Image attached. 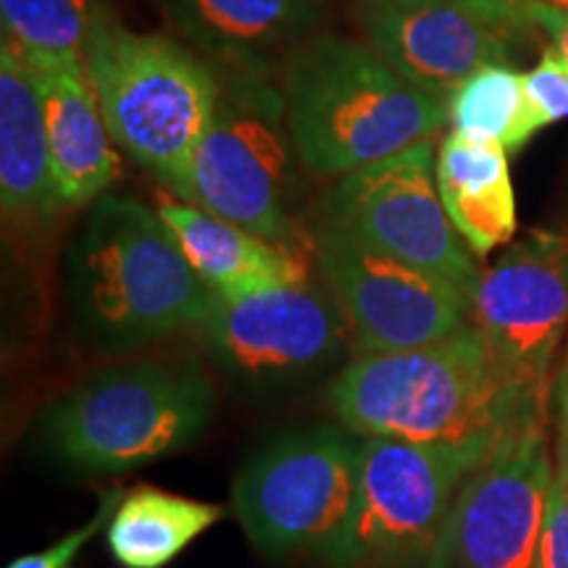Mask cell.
Segmentation results:
<instances>
[{
  "mask_svg": "<svg viewBox=\"0 0 568 568\" xmlns=\"http://www.w3.org/2000/svg\"><path fill=\"white\" fill-rule=\"evenodd\" d=\"M432 142L351 172L316 205V224L353 243L439 276L468 301L481 268L437 193Z\"/></svg>",
  "mask_w": 568,
  "mask_h": 568,
  "instance_id": "cell-9",
  "label": "cell"
},
{
  "mask_svg": "<svg viewBox=\"0 0 568 568\" xmlns=\"http://www.w3.org/2000/svg\"><path fill=\"white\" fill-rule=\"evenodd\" d=\"M535 568H568V485L558 474L550 485Z\"/></svg>",
  "mask_w": 568,
  "mask_h": 568,
  "instance_id": "cell-25",
  "label": "cell"
},
{
  "mask_svg": "<svg viewBox=\"0 0 568 568\" xmlns=\"http://www.w3.org/2000/svg\"><path fill=\"white\" fill-rule=\"evenodd\" d=\"M122 497H124L122 489H111V493H105L101 500V508H98V514L92 516L88 524H82L80 529L69 531L67 537L59 539V542L51 545V548H45L42 552H30V556L11 560L6 568H69L74 564V558L80 556L84 545H88L103 527H109L113 510H116L119 503H122Z\"/></svg>",
  "mask_w": 568,
  "mask_h": 568,
  "instance_id": "cell-24",
  "label": "cell"
},
{
  "mask_svg": "<svg viewBox=\"0 0 568 568\" xmlns=\"http://www.w3.org/2000/svg\"><path fill=\"white\" fill-rule=\"evenodd\" d=\"M280 90L297 161L316 180L393 159L447 124L443 101L403 80L364 42L337 34L295 48Z\"/></svg>",
  "mask_w": 568,
  "mask_h": 568,
  "instance_id": "cell-2",
  "label": "cell"
},
{
  "mask_svg": "<svg viewBox=\"0 0 568 568\" xmlns=\"http://www.w3.org/2000/svg\"><path fill=\"white\" fill-rule=\"evenodd\" d=\"M293 153L282 90L268 80L226 77L182 201L272 243L297 245Z\"/></svg>",
  "mask_w": 568,
  "mask_h": 568,
  "instance_id": "cell-8",
  "label": "cell"
},
{
  "mask_svg": "<svg viewBox=\"0 0 568 568\" xmlns=\"http://www.w3.org/2000/svg\"><path fill=\"white\" fill-rule=\"evenodd\" d=\"M510 6H516L518 11L527 17L531 11H556V13H568V0H508Z\"/></svg>",
  "mask_w": 568,
  "mask_h": 568,
  "instance_id": "cell-28",
  "label": "cell"
},
{
  "mask_svg": "<svg viewBox=\"0 0 568 568\" xmlns=\"http://www.w3.org/2000/svg\"><path fill=\"white\" fill-rule=\"evenodd\" d=\"M311 251L358 355L424 347L471 324V301L439 276L324 226L311 232Z\"/></svg>",
  "mask_w": 568,
  "mask_h": 568,
  "instance_id": "cell-12",
  "label": "cell"
},
{
  "mask_svg": "<svg viewBox=\"0 0 568 568\" xmlns=\"http://www.w3.org/2000/svg\"><path fill=\"white\" fill-rule=\"evenodd\" d=\"M103 0H0L3 38L38 71L84 69Z\"/></svg>",
  "mask_w": 568,
  "mask_h": 568,
  "instance_id": "cell-22",
  "label": "cell"
},
{
  "mask_svg": "<svg viewBox=\"0 0 568 568\" xmlns=\"http://www.w3.org/2000/svg\"><path fill=\"white\" fill-rule=\"evenodd\" d=\"M364 3H414V0H364Z\"/></svg>",
  "mask_w": 568,
  "mask_h": 568,
  "instance_id": "cell-29",
  "label": "cell"
},
{
  "mask_svg": "<svg viewBox=\"0 0 568 568\" xmlns=\"http://www.w3.org/2000/svg\"><path fill=\"white\" fill-rule=\"evenodd\" d=\"M0 203L6 219L40 222L61 209L53 184L40 74L0 42Z\"/></svg>",
  "mask_w": 568,
  "mask_h": 568,
  "instance_id": "cell-17",
  "label": "cell"
},
{
  "mask_svg": "<svg viewBox=\"0 0 568 568\" xmlns=\"http://www.w3.org/2000/svg\"><path fill=\"white\" fill-rule=\"evenodd\" d=\"M174 27L226 77L268 80L316 24V0H166Z\"/></svg>",
  "mask_w": 568,
  "mask_h": 568,
  "instance_id": "cell-15",
  "label": "cell"
},
{
  "mask_svg": "<svg viewBox=\"0 0 568 568\" xmlns=\"http://www.w3.org/2000/svg\"><path fill=\"white\" fill-rule=\"evenodd\" d=\"M201 326L224 366L258 379L318 372L343 355L351 337L335 297L311 280L240 297L216 295Z\"/></svg>",
  "mask_w": 568,
  "mask_h": 568,
  "instance_id": "cell-14",
  "label": "cell"
},
{
  "mask_svg": "<svg viewBox=\"0 0 568 568\" xmlns=\"http://www.w3.org/2000/svg\"><path fill=\"white\" fill-rule=\"evenodd\" d=\"M213 387L195 364L126 361L84 376L42 416L55 458L82 471H130L203 435Z\"/></svg>",
  "mask_w": 568,
  "mask_h": 568,
  "instance_id": "cell-5",
  "label": "cell"
},
{
  "mask_svg": "<svg viewBox=\"0 0 568 568\" xmlns=\"http://www.w3.org/2000/svg\"><path fill=\"white\" fill-rule=\"evenodd\" d=\"M552 479L545 422L508 429L458 489L424 568H535Z\"/></svg>",
  "mask_w": 568,
  "mask_h": 568,
  "instance_id": "cell-10",
  "label": "cell"
},
{
  "mask_svg": "<svg viewBox=\"0 0 568 568\" xmlns=\"http://www.w3.org/2000/svg\"><path fill=\"white\" fill-rule=\"evenodd\" d=\"M471 324L510 385L548 403L568 335V232L524 234L485 268Z\"/></svg>",
  "mask_w": 568,
  "mask_h": 568,
  "instance_id": "cell-11",
  "label": "cell"
},
{
  "mask_svg": "<svg viewBox=\"0 0 568 568\" xmlns=\"http://www.w3.org/2000/svg\"><path fill=\"white\" fill-rule=\"evenodd\" d=\"M366 45L403 80L447 105L468 77L510 59L535 27L508 0H414L364 3Z\"/></svg>",
  "mask_w": 568,
  "mask_h": 568,
  "instance_id": "cell-13",
  "label": "cell"
},
{
  "mask_svg": "<svg viewBox=\"0 0 568 568\" xmlns=\"http://www.w3.org/2000/svg\"><path fill=\"white\" fill-rule=\"evenodd\" d=\"M84 69L113 142L176 197L187 195L222 95L216 69L166 34L130 30L109 6L90 30Z\"/></svg>",
  "mask_w": 568,
  "mask_h": 568,
  "instance_id": "cell-4",
  "label": "cell"
},
{
  "mask_svg": "<svg viewBox=\"0 0 568 568\" xmlns=\"http://www.w3.org/2000/svg\"><path fill=\"white\" fill-rule=\"evenodd\" d=\"M527 98L542 130L568 119V59L558 48H545L527 74Z\"/></svg>",
  "mask_w": 568,
  "mask_h": 568,
  "instance_id": "cell-23",
  "label": "cell"
},
{
  "mask_svg": "<svg viewBox=\"0 0 568 568\" xmlns=\"http://www.w3.org/2000/svg\"><path fill=\"white\" fill-rule=\"evenodd\" d=\"M326 403L358 437L408 443L497 439L548 416V403L510 385L474 324L424 347L355 355Z\"/></svg>",
  "mask_w": 568,
  "mask_h": 568,
  "instance_id": "cell-1",
  "label": "cell"
},
{
  "mask_svg": "<svg viewBox=\"0 0 568 568\" xmlns=\"http://www.w3.org/2000/svg\"><path fill=\"white\" fill-rule=\"evenodd\" d=\"M159 216L213 295L240 297L276 284L311 280L301 245L272 243L226 219L169 197L159 203Z\"/></svg>",
  "mask_w": 568,
  "mask_h": 568,
  "instance_id": "cell-16",
  "label": "cell"
},
{
  "mask_svg": "<svg viewBox=\"0 0 568 568\" xmlns=\"http://www.w3.org/2000/svg\"><path fill=\"white\" fill-rule=\"evenodd\" d=\"M564 358H566V361H568V347H566V353H564Z\"/></svg>",
  "mask_w": 568,
  "mask_h": 568,
  "instance_id": "cell-30",
  "label": "cell"
},
{
  "mask_svg": "<svg viewBox=\"0 0 568 568\" xmlns=\"http://www.w3.org/2000/svg\"><path fill=\"white\" fill-rule=\"evenodd\" d=\"M69 293L84 337L105 355L201 326L216 301L159 211L116 195L92 203L71 243Z\"/></svg>",
  "mask_w": 568,
  "mask_h": 568,
  "instance_id": "cell-3",
  "label": "cell"
},
{
  "mask_svg": "<svg viewBox=\"0 0 568 568\" xmlns=\"http://www.w3.org/2000/svg\"><path fill=\"white\" fill-rule=\"evenodd\" d=\"M497 439L408 443L361 437L358 493L343 535L324 558L335 568H379L426 558L458 489Z\"/></svg>",
  "mask_w": 568,
  "mask_h": 568,
  "instance_id": "cell-6",
  "label": "cell"
},
{
  "mask_svg": "<svg viewBox=\"0 0 568 568\" xmlns=\"http://www.w3.org/2000/svg\"><path fill=\"white\" fill-rule=\"evenodd\" d=\"M222 518L224 508L219 503L193 500L159 487H134L113 510L105 542L122 568H163Z\"/></svg>",
  "mask_w": 568,
  "mask_h": 568,
  "instance_id": "cell-20",
  "label": "cell"
},
{
  "mask_svg": "<svg viewBox=\"0 0 568 568\" xmlns=\"http://www.w3.org/2000/svg\"><path fill=\"white\" fill-rule=\"evenodd\" d=\"M435 176L447 216L477 258L514 240L518 216L506 148L450 132L437 151Z\"/></svg>",
  "mask_w": 568,
  "mask_h": 568,
  "instance_id": "cell-19",
  "label": "cell"
},
{
  "mask_svg": "<svg viewBox=\"0 0 568 568\" xmlns=\"http://www.w3.org/2000/svg\"><path fill=\"white\" fill-rule=\"evenodd\" d=\"M361 437L345 426L287 432L245 460L232 503L251 542L266 556L329 552L358 493Z\"/></svg>",
  "mask_w": 568,
  "mask_h": 568,
  "instance_id": "cell-7",
  "label": "cell"
},
{
  "mask_svg": "<svg viewBox=\"0 0 568 568\" xmlns=\"http://www.w3.org/2000/svg\"><path fill=\"white\" fill-rule=\"evenodd\" d=\"M38 74L59 201L74 209L101 201L119 176V155L88 69Z\"/></svg>",
  "mask_w": 568,
  "mask_h": 568,
  "instance_id": "cell-18",
  "label": "cell"
},
{
  "mask_svg": "<svg viewBox=\"0 0 568 568\" xmlns=\"http://www.w3.org/2000/svg\"><path fill=\"white\" fill-rule=\"evenodd\" d=\"M531 24L539 27L545 34H548L550 45L558 48L560 53L568 59V13H556V11H531L527 13Z\"/></svg>",
  "mask_w": 568,
  "mask_h": 568,
  "instance_id": "cell-27",
  "label": "cell"
},
{
  "mask_svg": "<svg viewBox=\"0 0 568 568\" xmlns=\"http://www.w3.org/2000/svg\"><path fill=\"white\" fill-rule=\"evenodd\" d=\"M552 408H556V474L568 485V361L560 358L552 382Z\"/></svg>",
  "mask_w": 568,
  "mask_h": 568,
  "instance_id": "cell-26",
  "label": "cell"
},
{
  "mask_svg": "<svg viewBox=\"0 0 568 568\" xmlns=\"http://www.w3.org/2000/svg\"><path fill=\"white\" fill-rule=\"evenodd\" d=\"M447 122L468 140L495 142L508 155L542 130L527 98V74L497 63L471 74L447 101Z\"/></svg>",
  "mask_w": 568,
  "mask_h": 568,
  "instance_id": "cell-21",
  "label": "cell"
}]
</instances>
